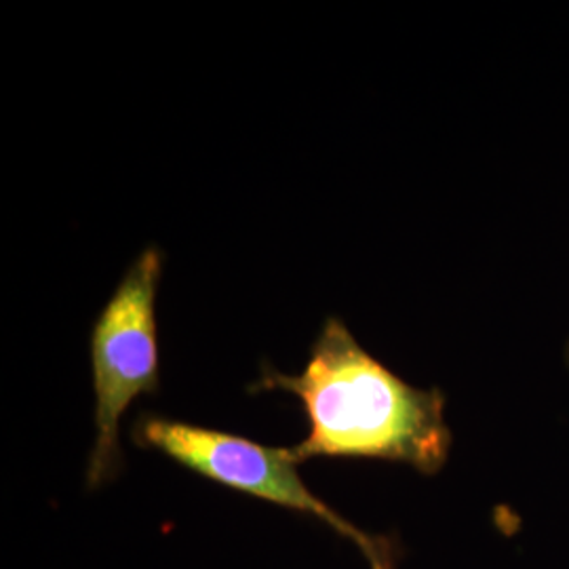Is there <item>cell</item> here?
<instances>
[{"label":"cell","mask_w":569,"mask_h":569,"mask_svg":"<svg viewBox=\"0 0 569 569\" xmlns=\"http://www.w3.org/2000/svg\"><path fill=\"white\" fill-rule=\"evenodd\" d=\"M262 390L296 395L305 407L308 435L291 448L300 465L310 458H373L437 475L448 462L446 395L407 385L338 317H327L300 373L262 367L249 392Z\"/></svg>","instance_id":"1"},{"label":"cell","mask_w":569,"mask_h":569,"mask_svg":"<svg viewBox=\"0 0 569 569\" xmlns=\"http://www.w3.org/2000/svg\"><path fill=\"white\" fill-rule=\"evenodd\" d=\"M163 251L148 247L129 266L91 329L96 392V441L87 462V486L102 488L121 472V418L136 399L161 388L157 293Z\"/></svg>","instance_id":"2"},{"label":"cell","mask_w":569,"mask_h":569,"mask_svg":"<svg viewBox=\"0 0 569 569\" xmlns=\"http://www.w3.org/2000/svg\"><path fill=\"white\" fill-rule=\"evenodd\" d=\"M138 448L154 449L204 479L247 496L298 510L338 531L366 557L369 569H395L397 545L388 536H371L352 526L326 500L312 493L298 472L291 448H268L239 435L143 413L131 428Z\"/></svg>","instance_id":"3"},{"label":"cell","mask_w":569,"mask_h":569,"mask_svg":"<svg viewBox=\"0 0 569 569\" xmlns=\"http://www.w3.org/2000/svg\"><path fill=\"white\" fill-rule=\"evenodd\" d=\"M568 366H569V348H568Z\"/></svg>","instance_id":"4"}]
</instances>
